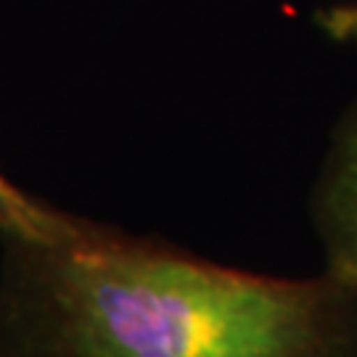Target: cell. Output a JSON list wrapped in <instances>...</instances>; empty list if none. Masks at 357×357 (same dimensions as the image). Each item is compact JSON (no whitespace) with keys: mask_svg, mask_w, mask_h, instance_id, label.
I'll return each mask as SVG.
<instances>
[{"mask_svg":"<svg viewBox=\"0 0 357 357\" xmlns=\"http://www.w3.org/2000/svg\"><path fill=\"white\" fill-rule=\"evenodd\" d=\"M0 357H357V283L283 278L69 215L0 233Z\"/></svg>","mask_w":357,"mask_h":357,"instance_id":"obj_1","label":"cell"},{"mask_svg":"<svg viewBox=\"0 0 357 357\" xmlns=\"http://www.w3.org/2000/svg\"><path fill=\"white\" fill-rule=\"evenodd\" d=\"M326 270L357 283V101L333 130L310 199Z\"/></svg>","mask_w":357,"mask_h":357,"instance_id":"obj_2","label":"cell"},{"mask_svg":"<svg viewBox=\"0 0 357 357\" xmlns=\"http://www.w3.org/2000/svg\"><path fill=\"white\" fill-rule=\"evenodd\" d=\"M72 212L45 204L22 185H16L0 169V233H24V236H45L56 233Z\"/></svg>","mask_w":357,"mask_h":357,"instance_id":"obj_3","label":"cell"}]
</instances>
